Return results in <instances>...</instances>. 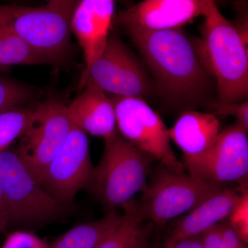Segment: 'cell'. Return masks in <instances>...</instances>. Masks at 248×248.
<instances>
[{"instance_id":"26","label":"cell","mask_w":248,"mask_h":248,"mask_svg":"<svg viewBox=\"0 0 248 248\" xmlns=\"http://www.w3.org/2000/svg\"><path fill=\"white\" fill-rule=\"evenodd\" d=\"M164 248H203L200 236L179 240L174 242H166Z\"/></svg>"},{"instance_id":"16","label":"cell","mask_w":248,"mask_h":248,"mask_svg":"<svg viewBox=\"0 0 248 248\" xmlns=\"http://www.w3.org/2000/svg\"><path fill=\"white\" fill-rule=\"evenodd\" d=\"M220 128L219 121L213 114L189 110L182 114L169 129V135L184 153L183 161H192L213 148Z\"/></svg>"},{"instance_id":"9","label":"cell","mask_w":248,"mask_h":248,"mask_svg":"<svg viewBox=\"0 0 248 248\" xmlns=\"http://www.w3.org/2000/svg\"><path fill=\"white\" fill-rule=\"evenodd\" d=\"M94 169L87 135L73 124L68 138L39 184L55 200L72 209L78 192L91 188Z\"/></svg>"},{"instance_id":"5","label":"cell","mask_w":248,"mask_h":248,"mask_svg":"<svg viewBox=\"0 0 248 248\" xmlns=\"http://www.w3.org/2000/svg\"><path fill=\"white\" fill-rule=\"evenodd\" d=\"M0 186L9 211V225L43 226L64 218L71 211L35 180L16 150L0 153Z\"/></svg>"},{"instance_id":"17","label":"cell","mask_w":248,"mask_h":248,"mask_svg":"<svg viewBox=\"0 0 248 248\" xmlns=\"http://www.w3.org/2000/svg\"><path fill=\"white\" fill-rule=\"evenodd\" d=\"M122 215L110 210L102 218L80 223L67 231L49 248H97L120 223Z\"/></svg>"},{"instance_id":"7","label":"cell","mask_w":248,"mask_h":248,"mask_svg":"<svg viewBox=\"0 0 248 248\" xmlns=\"http://www.w3.org/2000/svg\"><path fill=\"white\" fill-rule=\"evenodd\" d=\"M72 127L67 106L63 102L50 99L34 106L16 151L37 182L66 141Z\"/></svg>"},{"instance_id":"10","label":"cell","mask_w":248,"mask_h":248,"mask_svg":"<svg viewBox=\"0 0 248 248\" xmlns=\"http://www.w3.org/2000/svg\"><path fill=\"white\" fill-rule=\"evenodd\" d=\"M119 97L143 99L151 92V84L140 62L117 36L109 35L102 55L90 68L86 84Z\"/></svg>"},{"instance_id":"27","label":"cell","mask_w":248,"mask_h":248,"mask_svg":"<svg viewBox=\"0 0 248 248\" xmlns=\"http://www.w3.org/2000/svg\"><path fill=\"white\" fill-rule=\"evenodd\" d=\"M9 226V215L4 194L0 186V232L6 231Z\"/></svg>"},{"instance_id":"13","label":"cell","mask_w":248,"mask_h":248,"mask_svg":"<svg viewBox=\"0 0 248 248\" xmlns=\"http://www.w3.org/2000/svg\"><path fill=\"white\" fill-rule=\"evenodd\" d=\"M114 13L115 1L112 0H82L77 5L72 17L71 31L84 54L79 89H84L90 68L107 46Z\"/></svg>"},{"instance_id":"1","label":"cell","mask_w":248,"mask_h":248,"mask_svg":"<svg viewBox=\"0 0 248 248\" xmlns=\"http://www.w3.org/2000/svg\"><path fill=\"white\" fill-rule=\"evenodd\" d=\"M128 32L165 94L177 100L203 95L206 70L196 46L180 29Z\"/></svg>"},{"instance_id":"20","label":"cell","mask_w":248,"mask_h":248,"mask_svg":"<svg viewBox=\"0 0 248 248\" xmlns=\"http://www.w3.org/2000/svg\"><path fill=\"white\" fill-rule=\"evenodd\" d=\"M34 106L14 108L0 113V153L9 149L27 127Z\"/></svg>"},{"instance_id":"2","label":"cell","mask_w":248,"mask_h":248,"mask_svg":"<svg viewBox=\"0 0 248 248\" xmlns=\"http://www.w3.org/2000/svg\"><path fill=\"white\" fill-rule=\"evenodd\" d=\"M200 51L217 79L218 102L239 103L248 97V42L210 1L203 16Z\"/></svg>"},{"instance_id":"3","label":"cell","mask_w":248,"mask_h":248,"mask_svg":"<svg viewBox=\"0 0 248 248\" xmlns=\"http://www.w3.org/2000/svg\"><path fill=\"white\" fill-rule=\"evenodd\" d=\"M78 2L52 0L38 7L0 4V27L50 63H60L71 48L72 17Z\"/></svg>"},{"instance_id":"21","label":"cell","mask_w":248,"mask_h":248,"mask_svg":"<svg viewBox=\"0 0 248 248\" xmlns=\"http://www.w3.org/2000/svg\"><path fill=\"white\" fill-rule=\"evenodd\" d=\"M35 97V91L29 86L0 76V113L29 105Z\"/></svg>"},{"instance_id":"25","label":"cell","mask_w":248,"mask_h":248,"mask_svg":"<svg viewBox=\"0 0 248 248\" xmlns=\"http://www.w3.org/2000/svg\"><path fill=\"white\" fill-rule=\"evenodd\" d=\"M1 248H49L45 239L27 231L11 233L5 240Z\"/></svg>"},{"instance_id":"28","label":"cell","mask_w":248,"mask_h":248,"mask_svg":"<svg viewBox=\"0 0 248 248\" xmlns=\"http://www.w3.org/2000/svg\"><path fill=\"white\" fill-rule=\"evenodd\" d=\"M138 248H146V243L141 245V246H140V247H138Z\"/></svg>"},{"instance_id":"24","label":"cell","mask_w":248,"mask_h":248,"mask_svg":"<svg viewBox=\"0 0 248 248\" xmlns=\"http://www.w3.org/2000/svg\"><path fill=\"white\" fill-rule=\"evenodd\" d=\"M228 221L240 238L248 242V192L228 218Z\"/></svg>"},{"instance_id":"8","label":"cell","mask_w":248,"mask_h":248,"mask_svg":"<svg viewBox=\"0 0 248 248\" xmlns=\"http://www.w3.org/2000/svg\"><path fill=\"white\" fill-rule=\"evenodd\" d=\"M110 100L117 128L124 138L170 170L184 172V165L171 147L169 129L143 99L114 96Z\"/></svg>"},{"instance_id":"12","label":"cell","mask_w":248,"mask_h":248,"mask_svg":"<svg viewBox=\"0 0 248 248\" xmlns=\"http://www.w3.org/2000/svg\"><path fill=\"white\" fill-rule=\"evenodd\" d=\"M210 0H146L121 11L115 18L127 31L180 29L203 16Z\"/></svg>"},{"instance_id":"14","label":"cell","mask_w":248,"mask_h":248,"mask_svg":"<svg viewBox=\"0 0 248 248\" xmlns=\"http://www.w3.org/2000/svg\"><path fill=\"white\" fill-rule=\"evenodd\" d=\"M247 186L225 187L204 200L178 221L167 242L201 236L204 232L228 219L248 192Z\"/></svg>"},{"instance_id":"15","label":"cell","mask_w":248,"mask_h":248,"mask_svg":"<svg viewBox=\"0 0 248 248\" xmlns=\"http://www.w3.org/2000/svg\"><path fill=\"white\" fill-rule=\"evenodd\" d=\"M67 110L72 123L93 136L107 140L117 131L112 102L94 85L86 84L84 92L67 106Z\"/></svg>"},{"instance_id":"4","label":"cell","mask_w":248,"mask_h":248,"mask_svg":"<svg viewBox=\"0 0 248 248\" xmlns=\"http://www.w3.org/2000/svg\"><path fill=\"white\" fill-rule=\"evenodd\" d=\"M104 141L90 190L112 210L131 202L143 190L155 159L127 141L118 130Z\"/></svg>"},{"instance_id":"22","label":"cell","mask_w":248,"mask_h":248,"mask_svg":"<svg viewBox=\"0 0 248 248\" xmlns=\"http://www.w3.org/2000/svg\"><path fill=\"white\" fill-rule=\"evenodd\" d=\"M200 237L203 248H248L228 219L204 232Z\"/></svg>"},{"instance_id":"11","label":"cell","mask_w":248,"mask_h":248,"mask_svg":"<svg viewBox=\"0 0 248 248\" xmlns=\"http://www.w3.org/2000/svg\"><path fill=\"white\" fill-rule=\"evenodd\" d=\"M182 164L189 174L218 185H248V131L235 123L220 132L206 154Z\"/></svg>"},{"instance_id":"6","label":"cell","mask_w":248,"mask_h":248,"mask_svg":"<svg viewBox=\"0 0 248 248\" xmlns=\"http://www.w3.org/2000/svg\"><path fill=\"white\" fill-rule=\"evenodd\" d=\"M226 187L189 173L173 172L161 166L142 190L139 210L143 218L163 226Z\"/></svg>"},{"instance_id":"23","label":"cell","mask_w":248,"mask_h":248,"mask_svg":"<svg viewBox=\"0 0 248 248\" xmlns=\"http://www.w3.org/2000/svg\"><path fill=\"white\" fill-rule=\"evenodd\" d=\"M210 108L218 115L233 116L236 119V124L248 131V101L241 103L213 102L210 104Z\"/></svg>"},{"instance_id":"19","label":"cell","mask_w":248,"mask_h":248,"mask_svg":"<svg viewBox=\"0 0 248 248\" xmlns=\"http://www.w3.org/2000/svg\"><path fill=\"white\" fill-rule=\"evenodd\" d=\"M42 63H50L31 50L20 39L0 27V68Z\"/></svg>"},{"instance_id":"18","label":"cell","mask_w":248,"mask_h":248,"mask_svg":"<svg viewBox=\"0 0 248 248\" xmlns=\"http://www.w3.org/2000/svg\"><path fill=\"white\" fill-rule=\"evenodd\" d=\"M122 220L97 248H138L146 243L147 232L138 204L133 201L124 205Z\"/></svg>"}]
</instances>
